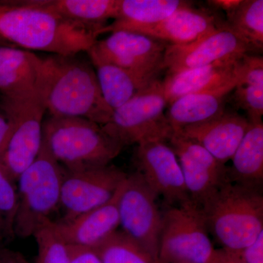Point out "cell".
I'll return each mask as SVG.
<instances>
[{
    "instance_id": "obj_1",
    "label": "cell",
    "mask_w": 263,
    "mask_h": 263,
    "mask_svg": "<svg viewBox=\"0 0 263 263\" xmlns=\"http://www.w3.org/2000/svg\"><path fill=\"white\" fill-rule=\"evenodd\" d=\"M79 54L43 59L39 81L46 111L52 117L84 118L104 125L114 110L104 100L94 66Z\"/></svg>"
},
{
    "instance_id": "obj_2",
    "label": "cell",
    "mask_w": 263,
    "mask_h": 263,
    "mask_svg": "<svg viewBox=\"0 0 263 263\" xmlns=\"http://www.w3.org/2000/svg\"><path fill=\"white\" fill-rule=\"evenodd\" d=\"M100 34L44 8L39 1L0 5V36L26 49L79 54L89 51Z\"/></svg>"
},
{
    "instance_id": "obj_3",
    "label": "cell",
    "mask_w": 263,
    "mask_h": 263,
    "mask_svg": "<svg viewBox=\"0 0 263 263\" xmlns=\"http://www.w3.org/2000/svg\"><path fill=\"white\" fill-rule=\"evenodd\" d=\"M201 210L208 230L223 248L241 251L263 231L262 187L228 179Z\"/></svg>"
},
{
    "instance_id": "obj_4",
    "label": "cell",
    "mask_w": 263,
    "mask_h": 263,
    "mask_svg": "<svg viewBox=\"0 0 263 263\" xmlns=\"http://www.w3.org/2000/svg\"><path fill=\"white\" fill-rule=\"evenodd\" d=\"M42 144L68 171L108 165L124 148L98 123L52 116L43 121Z\"/></svg>"
},
{
    "instance_id": "obj_5",
    "label": "cell",
    "mask_w": 263,
    "mask_h": 263,
    "mask_svg": "<svg viewBox=\"0 0 263 263\" xmlns=\"http://www.w3.org/2000/svg\"><path fill=\"white\" fill-rule=\"evenodd\" d=\"M1 108L11 122L12 131L0 157V167L15 183L35 160L42 147L46 108L40 81L34 89L24 94L3 96Z\"/></svg>"
},
{
    "instance_id": "obj_6",
    "label": "cell",
    "mask_w": 263,
    "mask_h": 263,
    "mask_svg": "<svg viewBox=\"0 0 263 263\" xmlns=\"http://www.w3.org/2000/svg\"><path fill=\"white\" fill-rule=\"evenodd\" d=\"M65 169L44 146L37 158L21 174L18 180V210L15 219L17 237L27 238L34 234L60 205Z\"/></svg>"
},
{
    "instance_id": "obj_7",
    "label": "cell",
    "mask_w": 263,
    "mask_h": 263,
    "mask_svg": "<svg viewBox=\"0 0 263 263\" xmlns=\"http://www.w3.org/2000/svg\"><path fill=\"white\" fill-rule=\"evenodd\" d=\"M167 105L162 81L156 80L114 110L110 120L101 126L123 147L147 140L167 141L171 129L164 114Z\"/></svg>"
},
{
    "instance_id": "obj_8",
    "label": "cell",
    "mask_w": 263,
    "mask_h": 263,
    "mask_svg": "<svg viewBox=\"0 0 263 263\" xmlns=\"http://www.w3.org/2000/svg\"><path fill=\"white\" fill-rule=\"evenodd\" d=\"M214 250L201 209L191 200L162 213L159 263H207Z\"/></svg>"
},
{
    "instance_id": "obj_9",
    "label": "cell",
    "mask_w": 263,
    "mask_h": 263,
    "mask_svg": "<svg viewBox=\"0 0 263 263\" xmlns=\"http://www.w3.org/2000/svg\"><path fill=\"white\" fill-rule=\"evenodd\" d=\"M157 195L139 173L128 175L118 200L119 226L122 233L159 263L162 213Z\"/></svg>"
},
{
    "instance_id": "obj_10",
    "label": "cell",
    "mask_w": 263,
    "mask_h": 263,
    "mask_svg": "<svg viewBox=\"0 0 263 263\" xmlns=\"http://www.w3.org/2000/svg\"><path fill=\"white\" fill-rule=\"evenodd\" d=\"M167 46L138 33L117 31L97 41L87 53L89 59L109 62L154 81L164 69Z\"/></svg>"
},
{
    "instance_id": "obj_11",
    "label": "cell",
    "mask_w": 263,
    "mask_h": 263,
    "mask_svg": "<svg viewBox=\"0 0 263 263\" xmlns=\"http://www.w3.org/2000/svg\"><path fill=\"white\" fill-rule=\"evenodd\" d=\"M127 176L112 164L81 171L65 170L60 198L65 215L60 221L72 220L110 201Z\"/></svg>"
},
{
    "instance_id": "obj_12",
    "label": "cell",
    "mask_w": 263,
    "mask_h": 263,
    "mask_svg": "<svg viewBox=\"0 0 263 263\" xmlns=\"http://www.w3.org/2000/svg\"><path fill=\"white\" fill-rule=\"evenodd\" d=\"M136 162L137 172L170 206L190 200L177 156L167 141L152 139L138 143Z\"/></svg>"
},
{
    "instance_id": "obj_13",
    "label": "cell",
    "mask_w": 263,
    "mask_h": 263,
    "mask_svg": "<svg viewBox=\"0 0 263 263\" xmlns=\"http://www.w3.org/2000/svg\"><path fill=\"white\" fill-rule=\"evenodd\" d=\"M167 141L177 156L190 200L201 209L213 194L230 179L228 169L191 140L171 133Z\"/></svg>"
},
{
    "instance_id": "obj_14",
    "label": "cell",
    "mask_w": 263,
    "mask_h": 263,
    "mask_svg": "<svg viewBox=\"0 0 263 263\" xmlns=\"http://www.w3.org/2000/svg\"><path fill=\"white\" fill-rule=\"evenodd\" d=\"M251 51L224 24L193 43L179 46L167 44L164 69H167L168 73H174L238 58Z\"/></svg>"
},
{
    "instance_id": "obj_15",
    "label": "cell",
    "mask_w": 263,
    "mask_h": 263,
    "mask_svg": "<svg viewBox=\"0 0 263 263\" xmlns=\"http://www.w3.org/2000/svg\"><path fill=\"white\" fill-rule=\"evenodd\" d=\"M249 124L247 118L224 110L220 115L207 122L172 133L198 143L221 164H226L234 155Z\"/></svg>"
},
{
    "instance_id": "obj_16",
    "label": "cell",
    "mask_w": 263,
    "mask_h": 263,
    "mask_svg": "<svg viewBox=\"0 0 263 263\" xmlns=\"http://www.w3.org/2000/svg\"><path fill=\"white\" fill-rule=\"evenodd\" d=\"M121 186L113 198L101 206L70 221H54L57 230L69 245L94 249L117 231L119 227L118 200Z\"/></svg>"
},
{
    "instance_id": "obj_17",
    "label": "cell",
    "mask_w": 263,
    "mask_h": 263,
    "mask_svg": "<svg viewBox=\"0 0 263 263\" xmlns=\"http://www.w3.org/2000/svg\"><path fill=\"white\" fill-rule=\"evenodd\" d=\"M242 57L167 74L162 81L167 105L184 95L236 85L238 62Z\"/></svg>"
},
{
    "instance_id": "obj_18",
    "label": "cell",
    "mask_w": 263,
    "mask_h": 263,
    "mask_svg": "<svg viewBox=\"0 0 263 263\" xmlns=\"http://www.w3.org/2000/svg\"><path fill=\"white\" fill-rule=\"evenodd\" d=\"M221 25L212 13L189 4L158 23L138 27L130 32L179 46L193 43Z\"/></svg>"
},
{
    "instance_id": "obj_19",
    "label": "cell",
    "mask_w": 263,
    "mask_h": 263,
    "mask_svg": "<svg viewBox=\"0 0 263 263\" xmlns=\"http://www.w3.org/2000/svg\"><path fill=\"white\" fill-rule=\"evenodd\" d=\"M236 85L202 92L192 93L170 104L166 119L172 132L207 122L224 111L226 98Z\"/></svg>"
},
{
    "instance_id": "obj_20",
    "label": "cell",
    "mask_w": 263,
    "mask_h": 263,
    "mask_svg": "<svg viewBox=\"0 0 263 263\" xmlns=\"http://www.w3.org/2000/svg\"><path fill=\"white\" fill-rule=\"evenodd\" d=\"M43 59L32 52L0 47V91L5 97L27 92L37 86Z\"/></svg>"
},
{
    "instance_id": "obj_21",
    "label": "cell",
    "mask_w": 263,
    "mask_h": 263,
    "mask_svg": "<svg viewBox=\"0 0 263 263\" xmlns=\"http://www.w3.org/2000/svg\"><path fill=\"white\" fill-rule=\"evenodd\" d=\"M189 4L181 0H119L117 18L100 32H132L138 27L158 23Z\"/></svg>"
},
{
    "instance_id": "obj_22",
    "label": "cell",
    "mask_w": 263,
    "mask_h": 263,
    "mask_svg": "<svg viewBox=\"0 0 263 263\" xmlns=\"http://www.w3.org/2000/svg\"><path fill=\"white\" fill-rule=\"evenodd\" d=\"M90 61L96 71L104 100L113 110L122 106L156 81L98 59H90Z\"/></svg>"
},
{
    "instance_id": "obj_23",
    "label": "cell",
    "mask_w": 263,
    "mask_h": 263,
    "mask_svg": "<svg viewBox=\"0 0 263 263\" xmlns=\"http://www.w3.org/2000/svg\"><path fill=\"white\" fill-rule=\"evenodd\" d=\"M230 179L235 182L262 187L263 124L250 122L248 129L231 159Z\"/></svg>"
},
{
    "instance_id": "obj_24",
    "label": "cell",
    "mask_w": 263,
    "mask_h": 263,
    "mask_svg": "<svg viewBox=\"0 0 263 263\" xmlns=\"http://www.w3.org/2000/svg\"><path fill=\"white\" fill-rule=\"evenodd\" d=\"M39 3L64 18L96 29L100 34L107 21L117 18L119 5V0H53Z\"/></svg>"
},
{
    "instance_id": "obj_25",
    "label": "cell",
    "mask_w": 263,
    "mask_h": 263,
    "mask_svg": "<svg viewBox=\"0 0 263 263\" xmlns=\"http://www.w3.org/2000/svg\"><path fill=\"white\" fill-rule=\"evenodd\" d=\"M226 25L251 48H263V1L242 0L239 6L227 14Z\"/></svg>"
},
{
    "instance_id": "obj_26",
    "label": "cell",
    "mask_w": 263,
    "mask_h": 263,
    "mask_svg": "<svg viewBox=\"0 0 263 263\" xmlns=\"http://www.w3.org/2000/svg\"><path fill=\"white\" fill-rule=\"evenodd\" d=\"M93 250L102 263H157L122 231H116Z\"/></svg>"
},
{
    "instance_id": "obj_27",
    "label": "cell",
    "mask_w": 263,
    "mask_h": 263,
    "mask_svg": "<svg viewBox=\"0 0 263 263\" xmlns=\"http://www.w3.org/2000/svg\"><path fill=\"white\" fill-rule=\"evenodd\" d=\"M32 236L37 242L35 263H71L73 247L69 245L58 231L54 221L48 219L36 230Z\"/></svg>"
},
{
    "instance_id": "obj_28",
    "label": "cell",
    "mask_w": 263,
    "mask_h": 263,
    "mask_svg": "<svg viewBox=\"0 0 263 263\" xmlns=\"http://www.w3.org/2000/svg\"><path fill=\"white\" fill-rule=\"evenodd\" d=\"M18 210V194L15 183L0 167V245L12 241Z\"/></svg>"
},
{
    "instance_id": "obj_29",
    "label": "cell",
    "mask_w": 263,
    "mask_h": 263,
    "mask_svg": "<svg viewBox=\"0 0 263 263\" xmlns=\"http://www.w3.org/2000/svg\"><path fill=\"white\" fill-rule=\"evenodd\" d=\"M233 91L235 104L245 110L249 122H262L263 86L238 84Z\"/></svg>"
},
{
    "instance_id": "obj_30",
    "label": "cell",
    "mask_w": 263,
    "mask_h": 263,
    "mask_svg": "<svg viewBox=\"0 0 263 263\" xmlns=\"http://www.w3.org/2000/svg\"><path fill=\"white\" fill-rule=\"evenodd\" d=\"M240 253L246 263H263V231Z\"/></svg>"
},
{
    "instance_id": "obj_31",
    "label": "cell",
    "mask_w": 263,
    "mask_h": 263,
    "mask_svg": "<svg viewBox=\"0 0 263 263\" xmlns=\"http://www.w3.org/2000/svg\"><path fill=\"white\" fill-rule=\"evenodd\" d=\"M207 263H246L240 251L226 248L214 249Z\"/></svg>"
},
{
    "instance_id": "obj_32",
    "label": "cell",
    "mask_w": 263,
    "mask_h": 263,
    "mask_svg": "<svg viewBox=\"0 0 263 263\" xmlns=\"http://www.w3.org/2000/svg\"><path fill=\"white\" fill-rule=\"evenodd\" d=\"M73 247L72 262L71 263H102L101 260L93 249Z\"/></svg>"
},
{
    "instance_id": "obj_33",
    "label": "cell",
    "mask_w": 263,
    "mask_h": 263,
    "mask_svg": "<svg viewBox=\"0 0 263 263\" xmlns=\"http://www.w3.org/2000/svg\"><path fill=\"white\" fill-rule=\"evenodd\" d=\"M12 131V124L4 113L0 114V157L4 152Z\"/></svg>"
},
{
    "instance_id": "obj_34",
    "label": "cell",
    "mask_w": 263,
    "mask_h": 263,
    "mask_svg": "<svg viewBox=\"0 0 263 263\" xmlns=\"http://www.w3.org/2000/svg\"><path fill=\"white\" fill-rule=\"evenodd\" d=\"M24 255L20 252L0 245V263H22Z\"/></svg>"
},
{
    "instance_id": "obj_35",
    "label": "cell",
    "mask_w": 263,
    "mask_h": 263,
    "mask_svg": "<svg viewBox=\"0 0 263 263\" xmlns=\"http://www.w3.org/2000/svg\"><path fill=\"white\" fill-rule=\"evenodd\" d=\"M241 2L242 0H210L208 1V4L216 9L224 10L228 14L236 9Z\"/></svg>"
},
{
    "instance_id": "obj_36",
    "label": "cell",
    "mask_w": 263,
    "mask_h": 263,
    "mask_svg": "<svg viewBox=\"0 0 263 263\" xmlns=\"http://www.w3.org/2000/svg\"><path fill=\"white\" fill-rule=\"evenodd\" d=\"M22 263H30L29 262L28 260H27V259L25 258V257H24L23 259H22Z\"/></svg>"
}]
</instances>
